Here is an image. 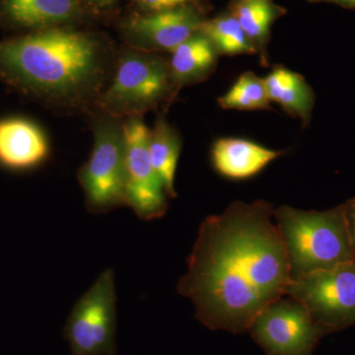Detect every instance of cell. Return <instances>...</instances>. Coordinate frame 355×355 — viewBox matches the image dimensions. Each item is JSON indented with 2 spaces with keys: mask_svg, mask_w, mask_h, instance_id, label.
<instances>
[{
  "mask_svg": "<svg viewBox=\"0 0 355 355\" xmlns=\"http://www.w3.org/2000/svg\"><path fill=\"white\" fill-rule=\"evenodd\" d=\"M95 3L99 4V6H110V4L114 3V2L118 1V0H93Z\"/></svg>",
  "mask_w": 355,
  "mask_h": 355,
  "instance_id": "obj_23",
  "label": "cell"
},
{
  "mask_svg": "<svg viewBox=\"0 0 355 355\" xmlns=\"http://www.w3.org/2000/svg\"><path fill=\"white\" fill-rule=\"evenodd\" d=\"M86 207L92 214H106L127 205L125 146L123 128L102 123L95 132L92 153L79 172Z\"/></svg>",
  "mask_w": 355,
  "mask_h": 355,
  "instance_id": "obj_7",
  "label": "cell"
},
{
  "mask_svg": "<svg viewBox=\"0 0 355 355\" xmlns=\"http://www.w3.org/2000/svg\"><path fill=\"white\" fill-rule=\"evenodd\" d=\"M207 20L195 3L132 16L125 22L128 39L140 50H174L193 35L200 31Z\"/></svg>",
  "mask_w": 355,
  "mask_h": 355,
  "instance_id": "obj_10",
  "label": "cell"
},
{
  "mask_svg": "<svg viewBox=\"0 0 355 355\" xmlns=\"http://www.w3.org/2000/svg\"><path fill=\"white\" fill-rule=\"evenodd\" d=\"M286 296L304 306L324 334L355 324V261L291 279Z\"/></svg>",
  "mask_w": 355,
  "mask_h": 355,
  "instance_id": "obj_5",
  "label": "cell"
},
{
  "mask_svg": "<svg viewBox=\"0 0 355 355\" xmlns=\"http://www.w3.org/2000/svg\"><path fill=\"white\" fill-rule=\"evenodd\" d=\"M173 85L169 64L162 58L149 53H127L103 96V106L114 116H137L164 101Z\"/></svg>",
  "mask_w": 355,
  "mask_h": 355,
  "instance_id": "obj_6",
  "label": "cell"
},
{
  "mask_svg": "<svg viewBox=\"0 0 355 355\" xmlns=\"http://www.w3.org/2000/svg\"><path fill=\"white\" fill-rule=\"evenodd\" d=\"M80 12L79 0H0V25L13 30L58 27Z\"/></svg>",
  "mask_w": 355,
  "mask_h": 355,
  "instance_id": "obj_12",
  "label": "cell"
},
{
  "mask_svg": "<svg viewBox=\"0 0 355 355\" xmlns=\"http://www.w3.org/2000/svg\"><path fill=\"white\" fill-rule=\"evenodd\" d=\"M49 155V144L41 128L28 119H0V166L10 171L38 167Z\"/></svg>",
  "mask_w": 355,
  "mask_h": 355,
  "instance_id": "obj_11",
  "label": "cell"
},
{
  "mask_svg": "<svg viewBox=\"0 0 355 355\" xmlns=\"http://www.w3.org/2000/svg\"><path fill=\"white\" fill-rule=\"evenodd\" d=\"M182 142L179 135L165 120L160 119L149 130L148 150L156 174L168 197L176 198L175 176Z\"/></svg>",
  "mask_w": 355,
  "mask_h": 355,
  "instance_id": "obj_17",
  "label": "cell"
},
{
  "mask_svg": "<svg viewBox=\"0 0 355 355\" xmlns=\"http://www.w3.org/2000/svg\"><path fill=\"white\" fill-rule=\"evenodd\" d=\"M263 80L270 102L279 104L303 125L309 123L315 96L304 77L286 67H275Z\"/></svg>",
  "mask_w": 355,
  "mask_h": 355,
  "instance_id": "obj_15",
  "label": "cell"
},
{
  "mask_svg": "<svg viewBox=\"0 0 355 355\" xmlns=\"http://www.w3.org/2000/svg\"><path fill=\"white\" fill-rule=\"evenodd\" d=\"M116 292L112 268L76 301L64 328L70 355H118Z\"/></svg>",
  "mask_w": 355,
  "mask_h": 355,
  "instance_id": "obj_4",
  "label": "cell"
},
{
  "mask_svg": "<svg viewBox=\"0 0 355 355\" xmlns=\"http://www.w3.org/2000/svg\"><path fill=\"white\" fill-rule=\"evenodd\" d=\"M228 11L241 26L261 62L266 64L272 26L286 14V9L273 0H230Z\"/></svg>",
  "mask_w": 355,
  "mask_h": 355,
  "instance_id": "obj_16",
  "label": "cell"
},
{
  "mask_svg": "<svg viewBox=\"0 0 355 355\" xmlns=\"http://www.w3.org/2000/svg\"><path fill=\"white\" fill-rule=\"evenodd\" d=\"M200 32L211 42L218 55H258L241 26L229 11L205 20Z\"/></svg>",
  "mask_w": 355,
  "mask_h": 355,
  "instance_id": "obj_18",
  "label": "cell"
},
{
  "mask_svg": "<svg viewBox=\"0 0 355 355\" xmlns=\"http://www.w3.org/2000/svg\"><path fill=\"white\" fill-rule=\"evenodd\" d=\"M273 212L266 200L234 202L200 225L178 292L210 330L246 333L263 308L286 295L288 259Z\"/></svg>",
  "mask_w": 355,
  "mask_h": 355,
  "instance_id": "obj_1",
  "label": "cell"
},
{
  "mask_svg": "<svg viewBox=\"0 0 355 355\" xmlns=\"http://www.w3.org/2000/svg\"><path fill=\"white\" fill-rule=\"evenodd\" d=\"M270 103L265 80L251 71L238 77L227 92L218 99L221 108L240 111L266 110L270 108Z\"/></svg>",
  "mask_w": 355,
  "mask_h": 355,
  "instance_id": "obj_19",
  "label": "cell"
},
{
  "mask_svg": "<svg viewBox=\"0 0 355 355\" xmlns=\"http://www.w3.org/2000/svg\"><path fill=\"white\" fill-rule=\"evenodd\" d=\"M284 154L244 139L222 137L212 146V165L221 176L245 180L261 171Z\"/></svg>",
  "mask_w": 355,
  "mask_h": 355,
  "instance_id": "obj_13",
  "label": "cell"
},
{
  "mask_svg": "<svg viewBox=\"0 0 355 355\" xmlns=\"http://www.w3.org/2000/svg\"><path fill=\"white\" fill-rule=\"evenodd\" d=\"M313 2H330V3L336 4L345 8L355 9V0H309Z\"/></svg>",
  "mask_w": 355,
  "mask_h": 355,
  "instance_id": "obj_22",
  "label": "cell"
},
{
  "mask_svg": "<svg viewBox=\"0 0 355 355\" xmlns=\"http://www.w3.org/2000/svg\"><path fill=\"white\" fill-rule=\"evenodd\" d=\"M125 146V195L139 219H158L167 210L168 195L154 170L148 150L149 130L137 116L123 127Z\"/></svg>",
  "mask_w": 355,
  "mask_h": 355,
  "instance_id": "obj_9",
  "label": "cell"
},
{
  "mask_svg": "<svg viewBox=\"0 0 355 355\" xmlns=\"http://www.w3.org/2000/svg\"><path fill=\"white\" fill-rule=\"evenodd\" d=\"M273 216L286 247L291 279L355 261L343 203L326 211L282 205Z\"/></svg>",
  "mask_w": 355,
  "mask_h": 355,
  "instance_id": "obj_3",
  "label": "cell"
},
{
  "mask_svg": "<svg viewBox=\"0 0 355 355\" xmlns=\"http://www.w3.org/2000/svg\"><path fill=\"white\" fill-rule=\"evenodd\" d=\"M248 331L266 355H312L324 335L304 306L289 296L263 308Z\"/></svg>",
  "mask_w": 355,
  "mask_h": 355,
  "instance_id": "obj_8",
  "label": "cell"
},
{
  "mask_svg": "<svg viewBox=\"0 0 355 355\" xmlns=\"http://www.w3.org/2000/svg\"><path fill=\"white\" fill-rule=\"evenodd\" d=\"M345 207V221H347V231H349L350 244L355 259V198H350L343 203Z\"/></svg>",
  "mask_w": 355,
  "mask_h": 355,
  "instance_id": "obj_21",
  "label": "cell"
},
{
  "mask_svg": "<svg viewBox=\"0 0 355 355\" xmlns=\"http://www.w3.org/2000/svg\"><path fill=\"white\" fill-rule=\"evenodd\" d=\"M171 53L168 64L176 85L202 81L216 69L218 53L200 31L180 44Z\"/></svg>",
  "mask_w": 355,
  "mask_h": 355,
  "instance_id": "obj_14",
  "label": "cell"
},
{
  "mask_svg": "<svg viewBox=\"0 0 355 355\" xmlns=\"http://www.w3.org/2000/svg\"><path fill=\"white\" fill-rule=\"evenodd\" d=\"M137 1L139 2L140 6L153 12V11L174 8L184 4L195 3L197 0H137Z\"/></svg>",
  "mask_w": 355,
  "mask_h": 355,
  "instance_id": "obj_20",
  "label": "cell"
},
{
  "mask_svg": "<svg viewBox=\"0 0 355 355\" xmlns=\"http://www.w3.org/2000/svg\"><path fill=\"white\" fill-rule=\"evenodd\" d=\"M106 53L88 33L53 27L0 42V78L26 94L77 103L94 94Z\"/></svg>",
  "mask_w": 355,
  "mask_h": 355,
  "instance_id": "obj_2",
  "label": "cell"
}]
</instances>
